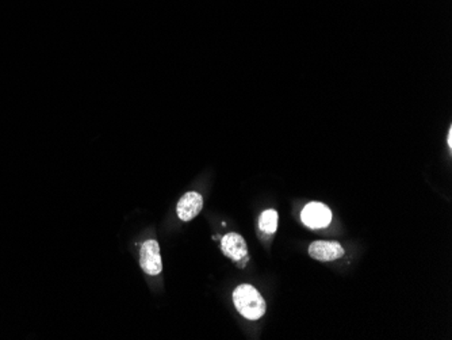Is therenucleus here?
<instances>
[{
  "label": "nucleus",
  "instance_id": "nucleus-2",
  "mask_svg": "<svg viewBox=\"0 0 452 340\" xmlns=\"http://www.w3.org/2000/svg\"><path fill=\"white\" fill-rule=\"evenodd\" d=\"M140 266L148 275H159L163 270L160 246L156 240H146L140 250Z\"/></svg>",
  "mask_w": 452,
  "mask_h": 340
},
{
  "label": "nucleus",
  "instance_id": "nucleus-3",
  "mask_svg": "<svg viewBox=\"0 0 452 340\" xmlns=\"http://www.w3.org/2000/svg\"><path fill=\"white\" fill-rule=\"evenodd\" d=\"M221 248H222L224 255L226 258L232 259L237 265L240 262H243L241 267H244L245 262L250 259L247 243H245L244 237L238 233L231 232L225 234L221 240Z\"/></svg>",
  "mask_w": 452,
  "mask_h": 340
},
{
  "label": "nucleus",
  "instance_id": "nucleus-7",
  "mask_svg": "<svg viewBox=\"0 0 452 340\" xmlns=\"http://www.w3.org/2000/svg\"><path fill=\"white\" fill-rule=\"evenodd\" d=\"M259 227L260 229L267 234H272V233L276 232V228H278V213L276 210L273 209H269V210H264L261 215H260V218H259Z\"/></svg>",
  "mask_w": 452,
  "mask_h": 340
},
{
  "label": "nucleus",
  "instance_id": "nucleus-4",
  "mask_svg": "<svg viewBox=\"0 0 452 340\" xmlns=\"http://www.w3.org/2000/svg\"><path fill=\"white\" fill-rule=\"evenodd\" d=\"M302 221L305 225L313 229L325 228L332 221V213L324 203L311 202L302 210Z\"/></svg>",
  "mask_w": 452,
  "mask_h": 340
},
{
  "label": "nucleus",
  "instance_id": "nucleus-5",
  "mask_svg": "<svg viewBox=\"0 0 452 340\" xmlns=\"http://www.w3.org/2000/svg\"><path fill=\"white\" fill-rule=\"evenodd\" d=\"M345 251L337 241H313L309 247V255L318 262H330L343 258Z\"/></svg>",
  "mask_w": 452,
  "mask_h": 340
},
{
  "label": "nucleus",
  "instance_id": "nucleus-1",
  "mask_svg": "<svg viewBox=\"0 0 452 340\" xmlns=\"http://www.w3.org/2000/svg\"><path fill=\"white\" fill-rule=\"evenodd\" d=\"M233 304L237 312L248 320H259L266 313V301L252 285L243 284L233 291Z\"/></svg>",
  "mask_w": 452,
  "mask_h": 340
},
{
  "label": "nucleus",
  "instance_id": "nucleus-6",
  "mask_svg": "<svg viewBox=\"0 0 452 340\" xmlns=\"http://www.w3.org/2000/svg\"><path fill=\"white\" fill-rule=\"evenodd\" d=\"M202 208H203V197L199 193L190 191V193H186L179 199L176 206V213L181 221L186 222L195 218L200 213Z\"/></svg>",
  "mask_w": 452,
  "mask_h": 340
},
{
  "label": "nucleus",
  "instance_id": "nucleus-8",
  "mask_svg": "<svg viewBox=\"0 0 452 340\" xmlns=\"http://www.w3.org/2000/svg\"><path fill=\"white\" fill-rule=\"evenodd\" d=\"M447 144H448V146H450V148H452V127H450V129H448V134H447Z\"/></svg>",
  "mask_w": 452,
  "mask_h": 340
}]
</instances>
